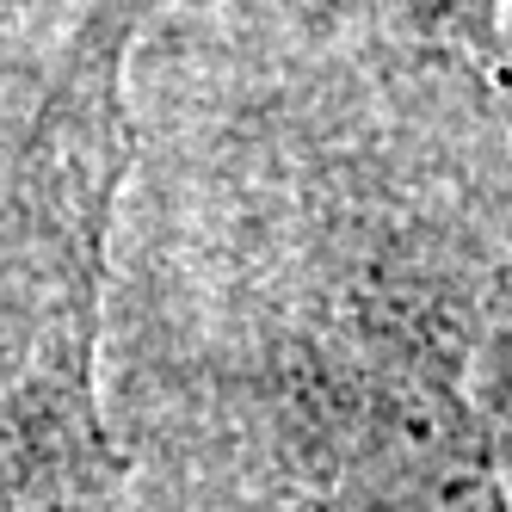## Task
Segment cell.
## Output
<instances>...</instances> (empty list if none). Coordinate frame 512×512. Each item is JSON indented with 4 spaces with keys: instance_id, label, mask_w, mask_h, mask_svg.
I'll return each instance as SVG.
<instances>
[{
    "instance_id": "1",
    "label": "cell",
    "mask_w": 512,
    "mask_h": 512,
    "mask_svg": "<svg viewBox=\"0 0 512 512\" xmlns=\"http://www.w3.org/2000/svg\"><path fill=\"white\" fill-rule=\"evenodd\" d=\"M136 0H93L0 186V512H118L99 420L105 229L130 167Z\"/></svg>"
},
{
    "instance_id": "2",
    "label": "cell",
    "mask_w": 512,
    "mask_h": 512,
    "mask_svg": "<svg viewBox=\"0 0 512 512\" xmlns=\"http://www.w3.org/2000/svg\"><path fill=\"white\" fill-rule=\"evenodd\" d=\"M469 13L482 25V38L512 62V0H469Z\"/></svg>"
}]
</instances>
